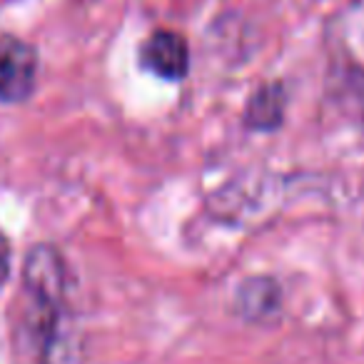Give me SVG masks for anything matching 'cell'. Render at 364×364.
Here are the masks:
<instances>
[{"label": "cell", "mask_w": 364, "mask_h": 364, "mask_svg": "<svg viewBox=\"0 0 364 364\" xmlns=\"http://www.w3.org/2000/svg\"><path fill=\"white\" fill-rule=\"evenodd\" d=\"M18 294V342L41 364H48L60 334L68 294V267L53 245H36L23 259Z\"/></svg>", "instance_id": "6da1fadb"}, {"label": "cell", "mask_w": 364, "mask_h": 364, "mask_svg": "<svg viewBox=\"0 0 364 364\" xmlns=\"http://www.w3.org/2000/svg\"><path fill=\"white\" fill-rule=\"evenodd\" d=\"M38 50L18 36H0V102L21 105L38 87Z\"/></svg>", "instance_id": "7a4b0ae2"}, {"label": "cell", "mask_w": 364, "mask_h": 364, "mask_svg": "<svg viewBox=\"0 0 364 364\" xmlns=\"http://www.w3.org/2000/svg\"><path fill=\"white\" fill-rule=\"evenodd\" d=\"M137 63L160 80L180 82L190 73V46L177 31L157 28L140 43Z\"/></svg>", "instance_id": "3957f363"}, {"label": "cell", "mask_w": 364, "mask_h": 364, "mask_svg": "<svg viewBox=\"0 0 364 364\" xmlns=\"http://www.w3.org/2000/svg\"><path fill=\"white\" fill-rule=\"evenodd\" d=\"M287 110V92L282 82H262L245 105V127L255 132H272L282 125Z\"/></svg>", "instance_id": "277c9868"}, {"label": "cell", "mask_w": 364, "mask_h": 364, "mask_svg": "<svg viewBox=\"0 0 364 364\" xmlns=\"http://www.w3.org/2000/svg\"><path fill=\"white\" fill-rule=\"evenodd\" d=\"M279 284L269 277H250L235 294V309L247 322H264L279 309Z\"/></svg>", "instance_id": "5b68a950"}, {"label": "cell", "mask_w": 364, "mask_h": 364, "mask_svg": "<svg viewBox=\"0 0 364 364\" xmlns=\"http://www.w3.org/2000/svg\"><path fill=\"white\" fill-rule=\"evenodd\" d=\"M344 50L364 70V0H357L344 16Z\"/></svg>", "instance_id": "8992f818"}, {"label": "cell", "mask_w": 364, "mask_h": 364, "mask_svg": "<svg viewBox=\"0 0 364 364\" xmlns=\"http://www.w3.org/2000/svg\"><path fill=\"white\" fill-rule=\"evenodd\" d=\"M13 272V247H11V240L6 237V232L0 230V287L8 282Z\"/></svg>", "instance_id": "52a82bcc"}]
</instances>
